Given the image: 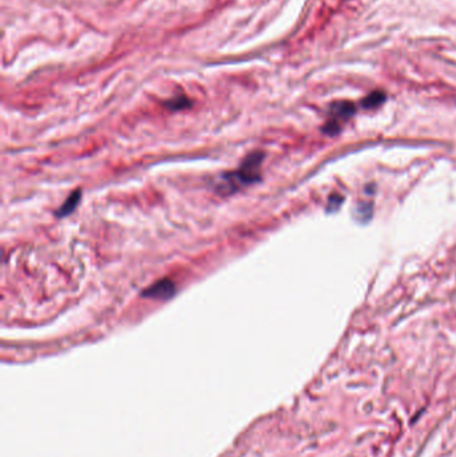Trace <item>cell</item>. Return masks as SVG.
Masks as SVG:
<instances>
[{
  "label": "cell",
  "mask_w": 456,
  "mask_h": 457,
  "mask_svg": "<svg viewBox=\"0 0 456 457\" xmlns=\"http://www.w3.org/2000/svg\"><path fill=\"white\" fill-rule=\"evenodd\" d=\"M263 158L265 154L263 151H253L247 154L237 170L222 174L215 191L221 195H230L253 183L260 182Z\"/></svg>",
  "instance_id": "6da1fadb"
},
{
  "label": "cell",
  "mask_w": 456,
  "mask_h": 457,
  "mask_svg": "<svg viewBox=\"0 0 456 457\" xmlns=\"http://www.w3.org/2000/svg\"><path fill=\"white\" fill-rule=\"evenodd\" d=\"M174 294H175V284L169 278H163L145 289L140 296L146 298H156V300H169Z\"/></svg>",
  "instance_id": "7a4b0ae2"
},
{
  "label": "cell",
  "mask_w": 456,
  "mask_h": 457,
  "mask_svg": "<svg viewBox=\"0 0 456 457\" xmlns=\"http://www.w3.org/2000/svg\"><path fill=\"white\" fill-rule=\"evenodd\" d=\"M81 197H82L81 188H78V190H75V191H72V193L69 195V198L65 201V203L62 204L59 209L55 211V215H56V217H59V218H63V217L70 215L71 213L76 209V206L79 204V202H81Z\"/></svg>",
  "instance_id": "3957f363"
},
{
  "label": "cell",
  "mask_w": 456,
  "mask_h": 457,
  "mask_svg": "<svg viewBox=\"0 0 456 457\" xmlns=\"http://www.w3.org/2000/svg\"><path fill=\"white\" fill-rule=\"evenodd\" d=\"M332 114L334 120L338 119H347L354 114V106L351 102H338L332 106Z\"/></svg>",
  "instance_id": "277c9868"
},
{
  "label": "cell",
  "mask_w": 456,
  "mask_h": 457,
  "mask_svg": "<svg viewBox=\"0 0 456 457\" xmlns=\"http://www.w3.org/2000/svg\"><path fill=\"white\" fill-rule=\"evenodd\" d=\"M386 101V94L381 91L370 92L369 95L363 99V106L365 108H375L380 106L381 103Z\"/></svg>",
  "instance_id": "5b68a950"
},
{
  "label": "cell",
  "mask_w": 456,
  "mask_h": 457,
  "mask_svg": "<svg viewBox=\"0 0 456 457\" xmlns=\"http://www.w3.org/2000/svg\"><path fill=\"white\" fill-rule=\"evenodd\" d=\"M343 202V197L341 195H332L329 198V203H328V211H332V210L338 209V206Z\"/></svg>",
  "instance_id": "8992f818"
},
{
  "label": "cell",
  "mask_w": 456,
  "mask_h": 457,
  "mask_svg": "<svg viewBox=\"0 0 456 457\" xmlns=\"http://www.w3.org/2000/svg\"><path fill=\"white\" fill-rule=\"evenodd\" d=\"M175 101H177V99H173L172 102H169V106H170V108H173V110L175 108V106H174ZM177 103H178V108L185 107V103H186V104H189L188 99H185V98H178V102Z\"/></svg>",
  "instance_id": "52a82bcc"
}]
</instances>
